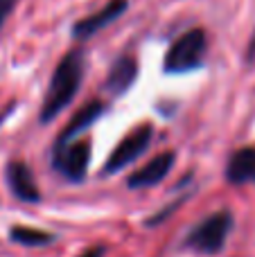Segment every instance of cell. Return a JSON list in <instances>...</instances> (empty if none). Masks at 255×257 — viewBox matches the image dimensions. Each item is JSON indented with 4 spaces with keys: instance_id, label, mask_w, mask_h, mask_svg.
I'll return each mask as SVG.
<instances>
[{
    "instance_id": "cell-1",
    "label": "cell",
    "mask_w": 255,
    "mask_h": 257,
    "mask_svg": "<svg viewBox=\"0 0 255 257\" xmlns=\"http://www.w3.org/2000/svg\"><path fill=\"white\" fill-rule=\"evenodd\" d=\"M81 79H84V52L70 50L52 72L50 88L45 93L43 106H41V122L43 124L52 122L63 108H68V104L79 93Z\"/></svg>"
},
{
    "instance_id": "cell-2",
    "label": "cell",
    "mask_w": 255,
    "mask_h": 257,
    "mask_svg": "<svg viewBox=\"0 0 255 257\" xmlns=\"http://www.w3.org/2000/svg\"><path fill=\"white\" fill-rule=\"evenodd\" d=\"M208 52V36L201 27L188 30L185 34H181L174 43L170 45L163 61V70L167 75H185L192 72L197 68L203 66V59Z\"/></svg>"
},
{
    "instance_id": "cell-3",
    "label": "cell",
    "mask_w": 255,
    "mask_h": 257,
    "mask_svg": "<svg viewBox=\"0 0 255 257\" xmlns=\"http://www.w3.org/2000/svg\"><path fill=\"white\" fill-rule=\"evenodd\" d=\"M230 230H233V214L228 210H221V212L210 214L201 223H197L188 232L183 246L201 255H217L224 250Z\"/></svg>"
},
{
    "instance_id": "cell-4",
    "label": "cell",
    "mask_w": 255,
    "mask_h": 257,
    "mask_svg": "<svg viewBox=\"0 0 255 257\" xmlns=\"http://www.w3.org/2000/svg\"><path fill=\"white\" fill-rule=\"evenodd\" d=\"M90 163V145L86 140H70L66 145H54L52 149V167L66 181L79 183L86 178Z\"/></svg>"
},
{
    "instance_id": "cell-5",
    "label": "cell",
    "mask_w": 255,
    "mask_h": 257,
    "mask_svg": "<svg viewBox=\"0 0 255 257\" xmlns=\"http://www.w3.org/2000/svg\"><path fill=\"white\" fill-rule=\"evenodd\" d=\"M152 140H154V128L149 124L136 128L134 133H129V136L113 149V154L108 156L106 165H104L102 174L104 176H106V174H117L120 169H124L126 165H131L134 160H138L140 156L152 147Z\"/></svg>"
},
{
    "instance_id": "cell-6",
    "label": "cell",
    "mask_w": 255,
    "mask_h": 257,
    "mask_svg": "<svg viewBox=\"0 0 255 257\" xmlns=\"http://www.w3.org/2000/svg\"><path fill=\"white\" fill-rule=\"evenodd\" d=\"M174 163H176L174 151H163V154L154 156L152 160H147L138 172L131 174L126 178V185L131 190H147V187L158 185V183H163V178H167V174L172 172Z\"/></svg>"
},
{
    "instance_id": "cell-7",
    "label": "cell",
    "mask_w": 255,
    "mask_h": 257,
    "mask_svg": "<svg viewBox=\"0 0 255 257\" xmlns=\"http://www.w3.org/2000/svg\"><path fill=\"white\" fill-rule=\"evenodd\" d=\"M126 7H129V0H108L99 12L90 14V16L81 18L79 23H75L72 25V36L75 39H88V36L97 34L99 30H104L113 21H117L126 12Z\"/></svg>"
},
{
    "instance_id": "cell-8",
    "label": "cell",
    "mask_w": 255,
    "mask_h": 257,
    "mask_svg": "<svg viewBox=\"0 0 255 257\" xmlns=\"http://www.w3.org/2000/svg\"><path fill=\"white\" fill-rule=\"evenodd\" d=\"M7 183L16 199L25 201V203H39L41 201L39 185L34 183L30 167L23 160H12L7 165Z\"/></svg>"
},
{
    "instance_id": "cell-9",
    "label": "cell",
    "mask_w": 255,
    "mask_h": 257,
    "mask_svg": "<svg viewBox=\"0 0 255 257\" xmlns=\"http://www.w3.org/2000/svg\"><path fill=\"white\" fill-rule=\"evenodd\" d=\"M136 77H138V63H136V59L122 54V57H117L115 61H113L104 86H106V90L111 93V97H120V95H124L126 90L134 86Z\"/></svg>"
},
{
    "instance_id": "cell-10",
    "label": "cell",
    "mask_w": 255,
    "mask_h": 257,
    "mask_svg": "<svg viewBox=\"0 0 255 257\" xmlns=\"http://www.w3.org/2000/svg\"><path fill=\"white\" fill-rule=\"evenodd\" d=\"M226 181L230 185H248L255 183V147H242L228 158Z\"/></svg>"
},
{
    "instance_id": "cell-11",
    "label": "cell",
    "mask_w": 255,
    "mask_h": 257,
    "mask_svg": "<svg viewBox=\"0 0 255 257\" xmlns=\"http://www.w3.org/2000/svg\"><path fill=\"white\" fill-rule=\"evenodd\" d=\"M102 113H104V104L102 102H88L86 106H81L79 111L75 113V117L68 122V126L61 131L57 145H66V142H70L75 136H79V133H84L86 128H90L95 122L99 120Z\"/></svg>"
},
{
    "instance_id": "cell-12",
    "label": "cell",
    "mask_w": 255,
    "mask_h": 257,
    "mask_svg": "<svg viewBox=\"0 0 255 257\" xmlns=\"http://www.w3.org/2000/svg\"><path fill=\"white\" fill-rule=\"evenodd\" d=\"M9 239L14 244H21V246H48L52 244L54 237L50 232L43 230H34V228H25V226H14L9 230Z\"/></svg>"
},
{
    "instance_id": "cell-13",
    "label": "cell",
    "mask_w": 255,
    "mask_h": 257,
    "mask_svg": "<svg viewBox=\"0 0 255 257\" xmlns=\"http://www.w3.org/2000/svg\"><path fill=\"white\" fill-rule=\"evenodd\" d=\"M16 3H18V0H0V27L5 25V21L9 18V14L14 12Z\"/></svg>"
},
{
    "instance_id": "cell-14",
    "label": "cell",
    "mask_w": 255,
    "mask_h": 257,
    "mask_svg": "<svg viewBox=\"0 0 255 257\" xmlns=\"http://www.w3.org/2000/svg\"><path fill=\"white\" fill-rule=\"evenodd\" d=\"M104 253H106V248H104V246H93V248L84 250L79 257H104Z\"/></svg>"
}]
</instances>
